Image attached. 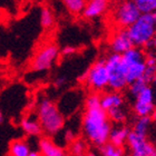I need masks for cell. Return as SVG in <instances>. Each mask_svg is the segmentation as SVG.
Wrapping results in <instances>:
<instances>
[{"label": "cell", "instance_id": "obj_1", "mask_svg": "<svg viewBox=\"0 0 156 156\" xmlns=\"http://www.w3.org/2000/svg\"><path fill=\"white\" fill-rule=\"evenodd\" d=\"M112 120L101 105V94L91 91L85 99L81 116V132L91 145L99 147L108 142Z\"/></svg>", "mask_w": 156, "mask_h": 156}, {"label": "cell", "instance_id": "obj_2", "mask_svg": "<svg viewBox=\"0 0 156 156\" xmlns=\"http://www.w3.org/2000/svg\"><path fill=\"white\" fill-rule=\"evenodd\" d=\"M36 116L46 136H55L65 126V116L59 107L49 98H41L36 108Z\"/></svg>", "mask_w": 156, "mask_h": 156}, {"label": "cell", "instance_id": "obj_3", "mask_svg": "<svg viewBox=\"0 0 156 156\" xmlns=\"http://www.w3.org/2000/svg\"><path fill=\"white\" fill-rule=\"evenodd\" d=\"M134 46L143 48L156 36V27L152 13H140V16L127 28Z\"/></svg>", "mask_w": 156, "mask_h": 156}, {"label": "cell", "instance_id": "obj_4", "mask_svg": "<svg viewBox=\"0 0 156 156\" xmlns=\"http://www.w3.org/2000/svg\"><path fill=\"white\" fill-rule=\"evenodd\" d=\"M101 105L107 113L112 123H124L127 118L125 98L120 91L109 90L101 94Z\"/></svg>", "mask_w": 156, "mask_h": 156}, {"label": "cell", "instance_id": "obj_5", "mask_svg": "<svg viewBox=\"0 0 156 156\" xmlns=\"http://www.w3.org/2000/svg\"><path fill=\"white\" fill-rule=\"evenodd\" d=\"M145 56L146 55L143 49L136 46L122 54L128 84L143 78L145 73Z\"/></svg>", "mask_w": 156, "mask_h": 156}, {"label": "cell", "instance_id": "obj_6", "mask_svg": "<svg viewBox=\"0 0 156 156\" xmlns=\"http://www.w3.org/2000/svg\"><path fill=\"white\" fill-rule=\"evenodd\" d=\"M108 72V89L116 91H123L127 88L128 81L126 78V70L123 64L120 54L112 52L105 59Z\"/></svg>", "mask_w": 156, "mask_h": 156}, {"label": "cell", "instance_id": "obj_7", "mask_svg": "<svg viewBox=\"0 0 156 156\" xmlns=\"http://www.w3.org/2000/svg\"><path fill=\"white\" fill-rule=\"evenodd\" d=\"M85 84L94 93L101 94L108 89V72L105 59H99L83 76Z\"/></svg>", "mask_w": 156, "mask_h": 156}, {"label": "cell", "instance_id": "obj_8", "mask_svg": "<svg viewBox=\"0 0 156 156\" xmlns=\"http://www.w3.org/2000/svg\"><path fill=\"white\" fill-rule=\"evenodd\" d=\"M140 11L133 0H122L113 12V21L117 28H128L140 16Z\"/></svg>", "mask_w": 156, "mask_h": 156}, {"label": "cell", "instance_id": "obj_9", "mask_svg": "<svg viewBox=\"0 0 156 156\" xmlns=\"http://www.w3.org/2000/svg\"><path fill=\"white\" fill-rule=\"evenodd\" d=\"M59 56V49L55 44H46L34 56L30 67L34 72L42 73L51 68Z\"/></svg>", "mask_w": 156, "mask_h": 156}, {"label": "cell", "instance_id": "obj_10", "mask_svg": "<svg viewBox=\"0 0 156 156\" xmlns=\"http://www.w3.org/2000/svg\"><path fill=\"white\" fill-rule=\"evenodd\" d=\"M156 107V103L154 99V88L147 85L143 90L134 97L133 113L136 117L152 116L154 109Z\"/></svg>", "mask_w": 156, "mask_h": 156}, {"label": "cell", "instance_id": "obj_11", "mask_svg": "<svg viewBox=\"0 0 156 156\" xmlns=\"http://www.w3.org/2000/svg\"><path fill=\"white\" fill-rule=\"evenodd\" d=\"M128 152L133 156H156V147L147 136L140 135L130 130L126 142Z\"/></svg>", "mask_w": 156, "mask_h": 156}, {"label": "cell", "instance_id": "obj_12", "mask_svg": "<svg viewBox=\"0 0 156 156\" xmlns=\"http://www.w3.org/2000/svg\"><path fill=\"white\" fill-rule=\"evenodd\" d=\"M132 47H134V45L126 28H117L109 38V48L112 52L122 55Z\"/></svg>", "mask_w": 156, "mask_h": 156}, {"label": "cell", "instance_id": "obj_13", "mask_svg": "<svg viewBox=\"0 0 156 156\" xmlns=\"http://www.w3.org/2000/svg\"><path fill=\"white\" fill-rule=\"evenodd\" d=\"M109 0H86V5L81 15L86 19L99 18L107 12Z\"/></svg>", "mask_w": 156, "mask_h": 156}, {"label": "cell", "instance_id": "obj_14", "mask_svg": "<svg viewBox=\"0 0 156 156\" xmlns=\"http://www.w3.org/2000/svg\"><path fill=\"white\" fill-rule=\"evenodd\" d=\"M38 151L40 155L44 156H64L66 155V151L58 144L55 143L50 138V136H46L39 138Z\"/></svg>", "mask_w": 156, "mask_h": 156}, {"label": "cell", "instance_id": "obj_15", "mask_svg": "<svg viewBox=\"0 0 156 156\" xmlns=\"http://www.w3.org/2000/svg\"><path fill=\"white\" fill-rule=\"evenodd\" d=\"M129 132L130 130L123 123L114 124V125H112L109 136H108V142L112 144H115L117 146L124 147L126 145Z\"/></svg>", "mask_w": 156, "mask_h": 156}, {"label": "cell", "instance_id": "obj_16", "mask_svg": "<svg viewBox=\"0 0 156 156\" xmlns=\"http://www.w3.org/2000/svg\"><path fill=\"white\" fill-rule=\"evenodd\" d=\"M20 127L23 130V133L30 137H38L42 134L41 125L36 115L25 117L20 123Z\"/></svg>", "mask_w": 156, "mask_h": 156}, {"label": "cell", "instance_id": "obj_17", "mask_svg": "<svg viewBox=\"0 0 156 156\" xmlns=\"http://www.w3.org/2000/svg\"><path fill=\"white\" fill-rule=\"evenodd\" d=\"M145 55V73L143 79L147 84H153L156 79V52H147Z\"/></svg>", "mask_w": 156, "mask_h": 156}, {"label": "cell", "instance_id": "obj_18", "mask_svg": "<svg viewBox=\"0 0 156 156\" xmlns=\"http://www.w3.org/2000/svg\"><path fill=\"white\" fill-rule=\"evenodd\" d=\"M30 151V145L23 140H15L9 145V155L11 156H29Z\"/></svg>", "mask_w": 156, "mask_h": 156}, {"label": "cell", "instance_id": "obj_19", "mask_svg": "<svg viewBox=\"0 0 156 156\" xmlns=\"http://www.w3.org/2000/svg\"><path fill=\"white\" fill-rule=\"evenodd\" d=\"M152 123H153V119H152L151 116L137 117L136 120L134 122L133 129L132 130L137 134H140V135L147 136L148 132L151 130V127H152Z\"/></svg>", "mask_w": 156, "mask_h": 156}, {"label": "cell", "instance_id": "obj_20", "mask_svg": "<svg viewBox=\"0 0 156 156\" xmlns=\"http://www.w3.org/2000/svg\"><path fill=\"white\" fill-rule=\"evenodd\" d=\"M68 145H69L68 147L69 153L75 156L85 155L88 150L87 143L84 140H81V138H74Z\"/></svg>", "mask_w": 156, "mask_h": 156}, {"label": "cell", "instance_id": "obj_21", "mask_svg": "<svg viewBox=\"0 0 156 156\" xmlns=\"http://www.w3.org/2000/svg\"><path fill=\"white\" fill-rule=\"evenodd\" d=\"M99 152L103 156H122L125 154V148L122 146H117L115 144H112L109 142L105 143L104 145L98 147Z\"/></svg>", "mask_w": 156, "mask_h": 156}, {"label": "cell", "instance_id": "obj_22", "mask_svg": "<svg viewBox=\"0 0 156 156\" xmlns=\"http://www.w3.org/2000/svg\"><path fill=\"white\" fill-rule=\"evenodd\" d=\"M62 5L73 15H80L86 5V0H62Z\"/></svg>", "mask_w": 156, "mask_h": 156}, {"label": "cell", "instance_id": "obj_23", "mask_svg": "<svg viewBox=\"0 0 156 156\" xmlns=\"http://www.w3.org/2000/svg\"><path fill=\"white\" fill-rule=\"evenodd\" d=\"M54 23H55V17L51 10L49 8H42L40 12V25L45 29H49L54 26Z\"/></svg>", "mask_w": 156, "mask_h": 156}, {"label": "cell", "instance_id": "obj_24", "mask_svg": "<svg viewBox=\"0 0 156 156\" xmlns=\"http://www.w3.org/2000/svg\"><path fill=\"white\" fill-rule=\"evenodd\" d=\"M142 13H153L156 10V0H133Z\"/></svg>", "mask_w": 156, "mask_h": 156}, {"label": "cell", "instance_id": "obj_25", "mask_svg": "<svg viewBox=\"0 0 156 156\" xmlns=\"http://www.w3.org/2000/svg\"><path fill=\"white\" fill-rule=\"evenodd\" d=\"M147 85H150V84H147L143 78H142V79H137V80H135V81H133V83H130V84L127 85V88H128V94L134 98L137 94H138V93H140V91L143 90Z\"/></svg>", "mask_w": 156, "mask_h": 156}, {"label": "cell", "instance_id": "obj_26", "mask_svg": "<svg viewBox=\"0 0 156 156\" xmlns=\"http://www.w3.org/2000/svg\"><path fill=\"white\" fill-rule=\"evenodd\" d=\"M66 84H67V79H66V77H64V76H58V77L55 79V81H54V85L58 88L65 86Z\"/></svg>", "mask_w": 156, "mask_h": 156}, {"label": "cell", "instance_id": "obj_27", "mask_svg": "<svg viewBox=\"0 0 156 156\" xmlns=\"http://www.w3.org/2000/svg\"><path fill=\"white\" fill-rule=\"evenodd\" d=\"M75 51H76V49L74 48V47L67 46V47H64V49L62 50V54L64 56H70V55H73Z\"/></svg>", "mask_w": 156, "mask_h": 156}, {"label": "cell", "instance_id": "obj_28", "mask_svg": "<svg viewBox=\"0 0 156 156\" xmlns=\"http://www.w3.org/2000/svg\"><path fill=\"white\" fill-rule=\"evenodd\" d=\"M3 120H5V116H3L2 111L0 109V124H2V123H3Z\"/></svg>", "mask_w": 156, "mask_h": 156}, {"label": "cell", "instance_id": "obj_29", "mask_svg": "<svg viewBox=\"0 0 156 156\" xmlns=\"http://www.w3.org/2000/svg\"><path fill=\"white\" fill-rule=\"evenodd\" d=\"M152 119H153V122H155L156 123V107H155V109H154V112H153V114H152Z\"/></svg>", "mask_w": 156, "mask_h": 156}, {"label": "cell", "instance_id": "obj_30", "mask_svg": "<svg viewBox=\"0 0 156 156\" xmlns=\"http://www.w3.org/2000/svg\"><path fill=\"white\" fill-rule=\"evenodd\" d=\"M152 16H153V19H154V23H155V27H156V10L152 13Z\"/></svg>", "mask_w": 156, "mask_h": 156}, {"label": "cell", "instance_id": "obj_31", "mask_svg": "<svg viewBox=\"0 0 156 156\" xmlns=\"http://www.w3.org/2000/svg\"><path fill=\"white\" fill-rule=\"evenodd\" d=\"M154 99H155V103H156V87L154 88Z\"/></svg>", "mask_w": 156, "mask_h": 156}, {"label": "cell", "instance_id": "obj_32", "mask_svg": "<svg viewBox=\"0 0 156 156\" xmlns=\"http://www.w3.org/2000/svg\"><path fill=\"white\" fill-rule=\"evenodd\" d=\"M153 84L155 85V87H156V79H155V80H154V83H153Z\"/></svg>", "mask_w": 156, "mask_h": 156}]
</instances>
